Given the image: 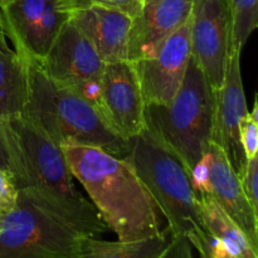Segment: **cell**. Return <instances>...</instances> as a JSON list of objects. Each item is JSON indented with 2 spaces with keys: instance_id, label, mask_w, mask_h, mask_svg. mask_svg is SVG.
Segmentation results:
<instances>
[{
  "instance_id": "cell-1",
  "label": "cell",
  "mask_w": 258,
  "mask_h": 258,
  "mask_svg": "<svg viewBox=\"0 0 258 258\" xmlns=\"http://www.w3.org/2000/svg\"><path fill=\"white\" fill-rule=\"evenodd\" d=\"M62 149L73 178L118 241L150 238L163 231L155 203L125 158L91 146Z\"/></svg>"
},
{
  "instance_id": "cell-2",
  "label": "cell",
  "mask_w": 258,
  "mask_h": 258,
  "mask_svg": "<svg viewBox=\"0 0 258 258\" xmlns=\"http://www.w3.org/2000/svg\"><path fill=\"white\" fill-rule=\"evenodd\" d=\"M15 186L100 237L108 228L91 202L77 190L62 146L20 116L3 121Z\"/></svg>"
},
{
  "instance_id": "cell-3",
  "label": "cell",
  "mask_w": 258,
  "mask_h": 258,
  "mask_svg": "<svg viewBox=\"0 0 258 258\" xmlns=\"http://www.w3.org/2000/svg\"><path fill=\"white\" fill-rule=\"evenodd\" d=\"M28 96L24 116L60 146L98 148L125 158L130 144L78 93L53 81L37 62L27 60Z\"/></svg>"
},
{
  "instance_id": "cell-4",
  "label": "cell",
  "mask_w": 258,
  "mask_h": 258,
  "mask_svg": "<svg viewBox=\"0 0 258 258\" xmlns=\"http://www.w3.org/2000/svg\"><path fill=\"white\" fill-rule=\"evenodd\" d=\"M125 159L135 169L158 211L168 221L171 237L169 254L183 256L191 252L188 238L204 228V224L191 176L185 166L161 144L149 126L131 140Z\"/></svg>"
},
{
  "instance_id": "cell-5",
  "label": "cell",
  "mask_w": 258,
  "mask_h": 258,
  "mask_svg": "<svg viewBox=\"0 0 258 258\" xmlns=\"http://www.w3.org/2000/svg\"><path fill=\"white\" fill-rule=\"evenodd\" d=\"M213 93L201 67L190 58L183 85L171 102L146 106L150 130L190 175L212 143Z\"/></svg>"
},
{
  "instance_id": "cell-6",
  "label": "cell",
  "mask_w": 258,
  "mask_h": 258,
  "mask_svg": "<svg viewBox=\"0 0 258 258\" xmlns=\"http://www.w3.org/2000/svg\"><path fill=\"white\" fill-rule=\"evenodd\" d=\"M0 218V258H81L83 242L93 237L27 190Z\"/></svg>"
},
{
  "instance_id": "cell-7",
  "label": "cell",
  "mask_w": 258,
  "mask_h": 258,
  "mask_svg": "<svg viewBox=\"0 0 258 258\" xmlns=\"http://www.w3.org/2000/svg\"><path fill=\"white\" fill-rule=\"evenodd\" d=\"M70 17V0H15L0 9V33L24 59L40 63Z\"/></svg>"
},
{
  "instance_id": "cell-8",
  "label": "cell",
  "mask_w": 258,
  "mask_h": 258,
  "mask_svg": "<svg viewBox=\"0 0 258 258\" xmlns=\"http://www.w3.org/2000/svg\"><path fill=\"white\" fill-rule=\"evenodd\" d=\"M38 64L53 81L78 93L101 113V82L106 63L71 20Z\"/></svg>"
},
{
  "instance_id": "cell-9",
  "label": "cell",
  "mask_w": 258,
  "mask_h": 258,
  "mask_svg": "<svg viewBox=\"0 0 258 258\" xmlns=\"http://www.w3.org/2000/svg\"><path fill=\"white\" fill-rule=\"evenodd\" d=\"M232 49V23L226 2L194 0L190 13L191 58L213 91L223 83Z\"/></svg>"
},
{
  "instance_id": "cell-10",
  "label": "cell",
  "mask_w": 258,
  "mask_h": 258,
  "mask_svg": "<svg viewBox=\"0 0 258 258\" xmlns=\"http://www.w3.org/2000/svg\"><path fill=\"white\" fill-rule=\"evenodd\" d=\"M190 176L196 194L203 193L212 197L258 247V212L249 204L241 180L223 150L211 143L208 151Z\"/></svg>"
},
{
  "instance_id": "cell-11",
  "label": "cell",
  "mask_w": 258,
  "mask_h": 258,
  "mask_svg": "<svg viewBox=\"0 0 258 258\" xmlns=\"http://www.w3.org/2000/svg\"><path fill=\"white\" fill-rule=\"evenodd\" d=\"M101 115L127 143L146 128V102L134 62L105 64L101 82Z\"/></svg>"
},
{
  "instance_id": "cell-12",
  "label": "cell",
  "mask_w": 258,
  "mask_h": 258,
  "mask_svg": "<svg viewBox=\"0 0 258 258\" xmlns=\"http://www.w3.org/2000/svg\"><path fill=\"white\" fill-rule=\"evenodd\" d=\"M190 50V18L149 57L134 62L146 106L171 102L186 75Z\"/></svg>"
},
{
  "instance_id": "cell-13",
  "label": "cell",
  "mask_w": 258,
  "mask_h": 258,
  "mask_svg": "<svg viewBox=\"0 0 258 258\" xmlns=\"http://www.w3.org/2000/svg\"><path fill=\"white\" fill-rule=\"evenodd\" d=\"M241 50L233 47L227 63L224 81L213 93L212 143L226 154L238 178L246 168L247 159L239 139V125L248 113L241 72Z\"/></svg>"
},
{
  "instance_id": "cell-14",
  "label": "cell",
  "mask_w": 258,
  "mask_h": 258,
  "mask_svg": "<svg viewBox=\"0 0 258 258\" xmlns=\"http://www.w3.org/2000/svg\"><path fill=\"white\" fill-rule=\"evenodd\" d=\"M194 0H148L133 18L127 60L149 57L190 18Z\"/></svg>"
},
{
  "instance_id": "cell-15",
  "label": "cell",
  "mask_w": 258,
  "mask_h": 258,
  "mask_svg": "<svg viewBox=\"0 0 258 258\" xmlns=\"http://www.w3.org/2000/svg\"><path fill=\"white\" fill-rule=\"evenodd\" d=\"M70 20L90 40L103 62L127 59L130 15L101 5H80L72 8Z\"/></svg>"
},
{
  "instance_id": "cell-16",
  "label": "cell",
  "mask_w": 258,
  "mask_h": 258,
  "mask_svg": "<svg viewBox=\"0 0 258 258\" xmlns=\"http://www.w3.org/2000/svg\"><path fill=\"white\" fill-rule=\"evenodd\" d=\"M28 96L27 62L0 33V121L23 116Z\"/></svg>"
},
{
  "instance_id": "cell-17",
  "label": "cell",
  "mask_w": 258,
  "mask_h": 258,
  "mask_svg": "<svg viewBox=\"0 0 258 258\" xmlns=\"http://www.w3.org/2000/svg\"><path fill=\"white\" fill-rule=\"evenodd\" d=\"M198 208L204 227L226 246L233 258H258L254 246L241 227L208 194L197 193Z\"/></svg>"
},
{
  "instance_id": "cell-18",
  "label": "cell",
  "mask_w": 258,
  "mask_h": 258,
  "mask_svg": "<svg viewBox=\"0 0 258 258\" xmlns=\"http://www.w3.org/2000/svg\"><path fill=\"white\" fill-rule=\"evenodd\" d=\"M171 249L168 228L156 236L139 241H103L100 237L85 239L81 258H166Z\"/></svg>"
},
{
  "instance_id": "cell-19",
  "label": "cell",
  "mask_w": 258,
  "mask_h": 258,
  "mask_svg": "<svg viewBox=\"0 0 258 258\" xmlns=\"http://www.w3.org/2000/svg\"><path fill=\"white\" fill-rule=\"evenodd\" d=\"M232 23V43L238 50L251 38L258 25V0H224Z\"/></svg>"
},
{
  "instance_id": "cell-20",
  "label": "cell",
  "mask_w": 258,
  "mask_h": 258,
  "mask_svg": "<svg viewBox=\"0 0 258 258\" xmlns=\"http://www.w3.org/2000/svg\"><path fill=\"white\" fill-rule=\"evenodd\" d=\"M188 241L198 251L199 258H233L226 246L206 227L194 232Z\"/></svg>"
},
{
  "instance_id": "cell-21",
  "label": "cell",
  "mask_w": 258,
  "mask_h": 258,
  "mask_svg": "<svg viewBox=\"0 0 258 258\" xmlns=\"http://www.w3.org/2000/svg\"><path fill=\"white\" fill-rule=\"evenodd\" d=\"M239 139L247 161L253 159L258 154V105L257 97L254 98L253 108L248 111L242 118L239 125Z\"/></svg>"
},
{
  "instance_id": "cell-22",
  "label": "cell",
  "mask_w": 258,
  "mask_h": 258,
  "mask_svg": "<svg viewBox=\"0 0 258 258\" xmlns=\"http://www.w3.org/2000/svg\"><path fill=\"white\" fill-rule=\"evenodd\" d=\"M239 180L249 204L258 212V155L247 161Z\"/></svg>"
},
{
  "instance_id": "cell-23",
  "label": "cell",
  "mask_w": 258,
  "mask_h": 258,
  "mask_svg": "<svg viewBox=\"0 0 258 258\" xmlns=\"http://www.w3.org/2000/svg\"><path fill=\"white\" fill-rule=\"evenodd\" d=\"M70 2L71 10L72 8L80 7V5H101V7L122 12L134 18L143 9L146 0H70Z\"/></svg>"
},
{
  "instance_id": "cell-24",
  "label": "cell",
  "mask_w": 258,
  "mask_h": 258,
  "mask_svg": "<svg viewBox=\"0 0 258 258\" xmlns=\"http://www.w3.org/2000/svg\"><path fill=\"white\" fill-rule=\"evenodd\" d=\"M19 190L9 171L0 169V217L9 213L18 203Z\"/></svg>"
},
{
  "instance_id": "cell-25",
  "label": "cell",
  "mask_w": 258,
  "mask_h": 258,
  "mask_svg": "<svg viewBox=\"0 0 258 258\" xmlns=\"http://www.w3.org/2000/svg\"><path fill=\"white\" fill-rule=\"evenodd\" d=\"M0 169H3L5 171H9V173L12 170L9 148H8V141L7 136H5L3 121H0Z\"/></svg>"
},
{
  "instance_id": "cell-26",
  "label": "cell",
  "mask_w": 258,
  "mask_h": 258,
  "mask_svg": "<svg viewBox=\"0 0 258 258\" xmlns=\"http://www.w3.org/2000/svg\"><path fill=\"white\" fill-rule=\"evenodd\" d=\"M13 2H15V0H0V9H2V8L8 7V5L12 4Z\"/></svg>"
},
{
  "instance_id": "cell-27",
  "label": "cell",
  "mask_w": 258,
  "mask_h": 258,
  "mask_svg": "<svg viewBox=\"0 0 258 258\" xmlns=\"http://www.w3.org/2000/svg\"><path fill=\"white\" fill-rule=\"evenodd\" d=\"M184 258H194V257H193V254H189V256H186V257H184Z\"/></svg>"
},
{
  "instance_id": "cell-28",
  "label": "cell",
  "mask_w": 258,
  "mask_h": 258,
  "mask_svg": "<svg viewBox=\"0 0 258 258\" xmlns=\"http://www.w3.org/2000/svg\"><path fill=\"white\" fill-rule=\"evenodd\" d=\"M0 228H2V218H0Z\"/></svg>"
},
{
  "instance_id": "cell-29",
  "label": "cell",
  "mask_w": 258,
  "mask_h": 258,
  "mask_svg": "<svg viewBox=\"0 0 258 258\" xmlns=\"http://www.w3.org/2000/svg\"><path fill=\"white\" fill-rule=\"evenodd\" d=\"M146 2H148V0H146ZM146 2H145V3H146Z\"/></svg>"
}]
</instances>
